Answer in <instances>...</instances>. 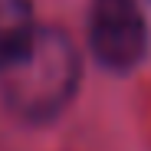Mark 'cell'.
I'll use <instances>...</instances> for the list:
<instances>
[{"mask_svg":"<svg viewBox=\"0 0 151 151\" xmlns=\"http://www.w3.org/2000/svg\"><path fill=\"white\" fill-rule=\"evenodd\" d=\"M79 53L59 30H36L30 43L0 69V92L23 118H53L76 95Z\"/></svg>","mask_w":151,"mask_h":151,"instance_id":"cell-1","label":"cell"},{"mask_svg":"<svg viewBox=\"0 0 151 151\" xmlns=\"http://www.w3.org/2000/svg\"><path fill=\"white\" fill-rule=\"evenodd\" d=\"M89 43L95 59L125 72L135 69L148 53V27L135 0H95L89 17Z\"/></svg>","mask_w":151,"mask_h":151,"instance_id":"cell-2","label":"cell"},{"mask_svg":"<svg viewBox=\"0 0 151 151\" xmlns=\"http://www.w3.org/2000/svg\"><path fill=\"white\" fill-rule=\"evenodd\" d=\"M36 33L30 0H0V69Z\"/></svg>","mask_w":151,"mask_h":151,"instance_id":"cell-3","label":"cell"}]
</instances>
